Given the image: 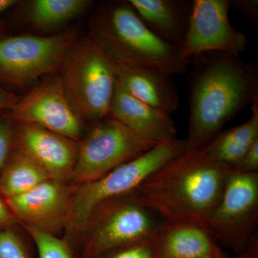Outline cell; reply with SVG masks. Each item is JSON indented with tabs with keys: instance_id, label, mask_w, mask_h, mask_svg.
I'll list each match as a JSON object with an SVG mask.
<instances>
[{
	"instance_id": "cell-14",
	"label": "cell",
	"mask_w": 258,
	"mask_h": 258,
	"mask_svg": "<svg viewBox=\"0 0 258 258\" xmlns=\"http://www.w3.org/2000/svg\"><path fill=\"white\" fill-rule=\"evenodd\" d=\"M109 115L148 143H169L176 138L171 116L131 96L116 82Z\"/></svg>"
},
{
	"instance_id": "cell-8",
	"label": "cell",
	"mask_w": 258,
	"mask_h": 258,
	"mask_svg": "<svg viewBox=\"0 0 258 258\" xmlns=\"http://www.w3.org/2000/svg\"><path fill=\"white\" fill-rule=\"evenodd\" d=\"M78 38V32L69 29L51 36L23 35L2 39L0 87L21 89L59 71Z\"/></svg>"
},
{
	"instance_id": "cell-16",
	"label": "cell",
	"mask_w": 258,
	"mask_h": 258,
	"mask_svg": "<svg viewBox=\"0 0 258 258\" xmlns=\"http://www.w3.org/2000/svg\"><path fill=\"white\" fill-rule=\"evenodd\" d=\"M145 25L181 50L189 29L193 0H128Z\"/></svg>"
},
{
	"instance_id": "cell-29",
	"label": "cell",
	"mask_w": 258,
	"mask_h": 258,
	"mask_svg": "<svg viewBox=\"0 0 258 258\" xmlns=\"http://www.w3.org/2000/svg\"><path fill=\"white\" fill-rule=\"evenodd\" d=\"M18 1H15V0H0V15L9 8L18 4ZM4 28V25L0 18V40L5 37Z\"/></svg>"
},
{
	"instance_id": "cell-11",
	"label": "cell",
	"mask_w": 258,
	"mask_h": 258,
	"mask_svg": "<svg viewBox=\"0 0 258 258\" xmlns=\"http://www.w3.org/2000/svg\"><path fill=\"white\" fill-rule=\"evenodd\" d=\"M228 0H193V10L181 55L191 57L206 52L239 55L247 49V37L229 21Z\"/></svg>"
},
{
	"instance_id": "cell-15",
	"label": "cell",
	"mask_w": 258,
	"mask_h": 258,
	"mask_svg": "<svg viewBox=\"0 0 258 258\" xmlns=\"http://www.w3.org/2000/svg\"><path fill=\"white\" fill-rule=\"evenodd\" d=\"M113 68L116 82L131 96L169 115L176 111L179 96L172 76L149 69Z\"/></svg>"
},
{
	"instance_id": "cell-4",
	"label": "cell",
	"mask_w": 258,
	"mask_h": 258,
	"mask_svg": "<svg viewBox=\"0 0 258 258\" xmlns=\"http://www.w3.org/2000/svg\"><path fill=\"white\" fill-rule=\"evenodd\" d=\"M164 221L133 192L100 207L78 237L81 258H106L120 249L152 242Z\"/></svg>"
},
{
	"instance_id": "cell-13",
	"label": "cell",
	"mask_w": 258,
	"mask_h": 258,
	"mask_svg": "<svg viewBox=\"0 0 258 258\" xmlns=\"http://www.w3.org/2000/svg\"><path fill=\"white\" fill-rule=\"evenodd\" d=\"M79 144L40 125L13 122V149L35 161L51 179H71Z\"/></svg>"
},
{
	"instance_id": "cell-1",
	"label": "cell",
	"mask_w": 258,
	"mask_h": 258,
	"mask_svg": "<svg viewBox=\"0 0 258 258\" xmlns=\"http://www.w3.org/2000/svg\"><path fill=\"white\" fill-rule=\"evenodd\" d=\"M187 148L201 149L258 98V68L239 55L203 52L190 59Z\"/></svg>"
},
{
	"instance_id": "cell-28",
	"label": "cell",
	"mask_w": 258,
	"mask_h": 258,
	"mask_svg": "<svg viewBox=\"0 0 258 258\" xmlns=\"http://www.w3.org/2000/svg\"><path fill=\"white\" fill-rule=\"evenodd\" d=\"M20 97L0 87V112L8 111L18 101Z\"/></svg>"
},
{
	"instance_id": "cell-17",
	"label": "cell",
	"mask_w": 258,
	"mask_h": 258,
	"mask_svg": "<svg viewBox=\"0 0 258 258\" xmlns=\"http://www.w3.org/2000/svg\"><path fill=\"white\" fill-rule=\"evenodd\" d=\"M153 244L158 258H215L219 247L216 240L203 227L166 222Z\"/></svg>"
},
{
	"instance_id": "cell-30",
	"label": "cell",
	"mask_w": 258,
	"mask_h": 258,
	"mask_svg": "<svg viewBox=\"0 0 258 258\" xmlns=\"http://www.w3.org/2000/svg\"><path fill=\"white\" fill-rule=\"evenodd\" d=\"M215 258H232L230 257V256L227 255V254L225 253V252L222 250L221 248H220V246H219L218 248H217V253H216V257Z\"/></svg>"
},
{
	"instance_id": "cell-23",
	"label": "cell",
	"mask_w": 258,
	"mask_h": 258,
	"mask_svg": "<svg viewBox=\"0 0 258 258\" xmlns=\"http://www.w3.org/2000/svg\"><path fill=\"white\" fill-rule=\"evenodd\" d=\"M13 122L8 111L0 112V174L13 149Z\"/></svg>"
},
{
	"instance_id": "cell-25",
	"label": "cell",
	"mask_w": 258,
	"mask_h": 258,
	"mask_svg": "<svg viewBox=\"0 0 258 258\" xmlns=\"http://www.w3.org/2000/svg\"><path fill=\"white\" fill-rule=\"evenodd\" d=\"M230 10H235L250 22L254 26L258 25L257 0H228Z\"/></svg>"
},
{
	"instance_id": "cell-9",
	"label": "cell",
	"mask_w": 258,
	"mask_h": 258,
	"mask_svg": "<svg viewBox=\"0 0 258 258\" xmlns=\"http://www.w3.org/2000/svg\"><path fill=\"white\" fill-rule=\"evenodd\" d=\"M154 146L108 115L93 123L80 142L71 180L79 186L100 179Z\"/></svg>"
},
{
	"instance_id": "cell-12",
	"label": "cell",
	"mask_w": 258,
	"mask_h": 258,
	"mask_svg": "<svg viewBox=\"0 0 258 258\" xmlns=\"http://www.w3.org/2000/svg\"><path fill=\"white\" fill-rule=\"evenodd\" d=\"M73 192L66 182L47 179L5 203L24 227L57 236L69 225Z\"/></svg>"
},
{
	"instance_id": "cell-7",
	"label": "cell",
	"mask_w": 258,
	"mask_h": 258,
	"mask_svg": "<svg viewBox=\"0 0 258 258\" xmlns=\"http://www.w3.org/2000/svg\"><path fill=\"white\" fill-rule=\"evenodd\" d=\"M257 222L258 173L231 171L207 230L240 258L254 257Z\"/></svg>"
},
{
	"instance_id": "cell-2",
	"label": "cell",
	"mask_w": 258,
	"mask_h": 258,
	"mask_svg": "<svg viewBox=\"0 0 258 258\" xmlns=\"http://www.w3.org/2000/svg\"><path fill=\"white\" fill-rule=\"evenodd\" d=\"M230 172L209 160L203 149L187 148L132 192L164 222L193 224L207 230Z\"/></svg>"
},
{
	"instance_id": "cell-5",
	"label": "cell",
	"mask_w": 258,
	"mask_h": 258,
	"mask_svg": "<svg viewBox=\"0 0 258 258\" xmlns=\"http://www.w3.org/2000/svg\"><path fill=\"white\" fill-rule=\"evenodd\" d=\"M187 149L186 139L157 144L100 179L76 186L73 192L71 217L67 227L74 247L93 214L100 207L132 192L148 176L182 154Z\"/></svg>"
},
{
	"instance_id": "cell-21",
	"label": "cell",
	"mask_w": 258,
	"mask_h": 258,
	"mask_svg": "<svg viewBox=\"0 0 258 258\" xmlns=\"http://www.w3.org/2000/svg\"><path fill=\"white\" fill-rule=\"evenodd\" d=\"M24 227L36 246L39 258H81L66 240L35 229Z\"/></svg>"
},
{
	"instance_id": "cell-19",
	"label": "cell",
	"mask_w": 258,
	"mask_h": 258,
	"mask_svg": "<svg viewBox=\"0 0 258 258\" xmlns=\"http://www.w3.org/2000/svg\"><path fill=\"white\" fill-rule=\"evenodd\" d=\"M93 3L89 0H32L22 4V17L32 28L50 31L86 13Z\"/></svg>"
},
{
	"instance_id": "cell-24",
	"label": "cell",
	"mask_w": 258,
	"mask_h": 258,
	"mask_svg": "<svg viewBox=\"0 0 258 258\" xmlns=\"http://www.w3.org/2000/svg\"><path fill=\"white\" fill-rule=\"evenodd\" d=\"M106 258H158L154 249L153 241L135 244L126 248L120 249L118 252Z\"/></svg>"
},
{
	"instance_id": "cell-20",
	"label": "cell",
	"mask_w": 258,
	"mask_h": 258,
	"mask_svg": "<svg viewBox=\"0 0 258 258\" xmlns=\"http://www.w3.org/2000/svg\"><path fill=\"white\" fill-rule=\"evenodd\" d=\"M47 179H51L38 164L13 148L0 174V193L6 199L13 198Z\"/></svg>"
},
{
	"instance_id": "cell-27",
	"label": "cell",
	"mask_w": 258,
	"mask_h": 258,
	"mask_svg": "<svg viewBox=\"0 0 258 258\" xmlns=\"http://www.w3.org/2000/svg\"><path fill=\"white\" fill-rule=\"evenodd\" d=\"M17 221L8 205L0 198V230L10 228Z\"/></svg>"
},
{
	"instance_id": "cell-22",
	"label": "cell",
	"mask_w": 258,
	"mask_h": 258,
	"mask_svg": "<svg viewBox=\"0 0 258 258\" xmlns=\"http://www.w3.org/2000/svg\"><path fill=\"white\" fill-rule=\"evenodd\" d=\"M0 258H32L31 252L20 236L11 229L0 230Z\"/></svg>"
},
{
	"instance_id": "cell-6",
	"label": "cell",
	"mask_w": 258,
	"mask_h": 258,
	"mask_svg": "<svg viewBox=\"0 0 258 258\" xmlns=\"http://www.w3.org/2000/svg\"><path fill=\"white\" fill-rule=\"evenodd\" d=\"M59 72L66 96L83 121L93 124L109 115L114 68L88 36L70 47Z\"/></svg>"
},
{
	"instance_id": "cell-18",
	"label": "cell",
	"mask_w": 258,
	"mask_h": 258,
	"mask_svg": "<svg viewBox=\"0 0 258 258\" xmlns=\"http://www.w3.org/2000/svg\"><path fill=\"white\" fill-rule=\"evenodd\" d=\"M251 106L252 115L249 120L220 132L201 148L209 160L227 170H235L244 154L258 140V98Z\"/></svg>"
},
{
	"instance_id": "cell-26",
	"label": "cell",
	"mask_w": 258,
	"mask_h": 258,
	"mask_svg": "<svg viewBox=\"0 0 258 258\" xmlns=\"http://www.w3.org/2000/svg\"><path fill=\"white\" fill-rule=\"evenodd\" d=\"M234 171L242 173H258V140L249 148Z\"/></svg>"
},
{
	"instance_id": "cell-10",
	"label": "cell",
	"mask_w": 258,
	"mask_h": 258,
	"mask_svg": "<svg viewBox=\"0 0 258 258\" xmlns=\"http://www.w3.org/2000/svg\"><path fill=\"white\" fill-rule=\"evenodd\" d=\"M8 113L13 122L40 125L76 142L85 135V122L66 96L59 75L20 96Z\"/></svg>"
},
{
	"instance_id": "cell-3",
	"label": "cell",
	"mask_w": 258,
	"mask_h": 258,
	"mask_svg": "<svg viewBox=\"0 0 258 258\" xmlns=\"http://www.w3.org/2000/svg\"><path fill=\"white\" fill-rule=\"evenodd\" d=\"M87 36L112 63L174 76L186 73L191 60L179 47L150 30L128 1H106L96 7Z\"/></svg>"
}]
</instances>
